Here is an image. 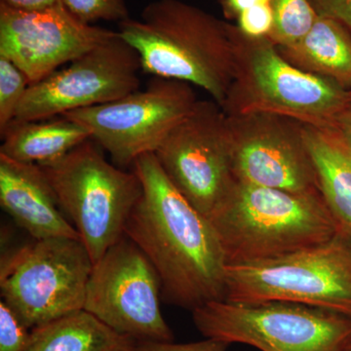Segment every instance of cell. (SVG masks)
<instances>
[{
    "label": "cell",
    "mask_w": 351,
    "mask_h": 351,
    "mask_svg": "<svg viewBox=\"0 0 351 351\" xmlns=\"http://www.w3.org/2000/svg\"><path fill=\"white\" fill-rule=\"evenodd\" d=\"M143 193L125 237L156 269L164 301L193 311L225 300V254L211 221L175 188L156 154L134 163Z\"/></svg>",
    "instance_id": "6da1fadb"
},
{
    "label": "cell",
    "mask_w": 351,
    "mask_h": 351,
    "mask_svg": "<svg viewBox=\"0 0 351 351\" xmlns=\"http://www.w3.org/2000/svg\"><path fill=\"white\" fill-rule=\"evenodd\" d=\"M154 77L202 88L219 106L235 75V25L181 0H156L119 31Z\"/></svg>",
    "instance_id": "7a4b0ae2"
},
{
    "label": "cell",
    "mask_w": 351,
    "mask_h": 351,
    "mask_svg": "<svg viewBox=\"0 0 351 351\" xmlns=\"http://www.w3.org/2000/svg\"><path fill=\"white\" fill-rule=\"evenodd\" d=\"M208 219L226 265L282 257L323 243L341 228L320 193H292L237 180Z\"/></svg>",
    "instance_id": "3957f363"
},
{
    "label": "cell",
    "mask_w": 351,
    "mask_h": 351,
    "mask_svg": "<svg viewBox=\"0 0 351 351\" xmlns=\"http://www.w3.org/2000/svg\"><path fill=\"white\" fill-rule=\"evenodd\" d=\"M235 75L226 115L270 112L306 125L332 127L351 101V90L289 63L269 38H249L235 25Z\"/></svg>",
    "instance_id": "277c9868"
},
{
    "label": "cell",
    "mask_w": 351,
    "mask_h": 351,
    "mask_svg": "<svg viewBox=\"0 0 351 351\" xmlns=\"http://www.w3.org/2000/svg\"><path fill=\"white\" fill-rule=\"evenodd\" d=\"M40 166L96 263L125 237L127 221L142 196V182L134 171L108 162L92 138Z\"/></svg>",
    "instance_id": "5b68a950"
},
{
    "label": "cell",
    "mask_w": 351,
    "mask_h": 351,
    "mask_svg": "<svg viewBox=\"0 0 351 351\" xmlns=\"http://www.w3.org/2000/svg\"><path fill=\"white\" fill-rule=\"evenodd\" d=\"M228 302H288L351 317V234L341 228L331 239L272 260L226 265Z\"/></svg>",
    "instance_id": "8992f818"
},
{
    "label": "cell",
    "mask_w": 351,
    "mask_h": 351,
    "mask_svg": "<svg viewBox=\"0 0 351 351\" xmlns=\"http://www.w3.org/2000/svg\"><path fill=\"white\" fill-rule=\"evenodd\" d=\"M191 313L205 338L261 351H343L351 334L350 316L295 302L219 300Z\"/></svg>",
    "instance_id": "52a82bcc"
},
{
    "label": "cell",
    "mask_w": 351,
    "mask_h": 351,
    "mask_svg": "<svg viewBox=\"0 0 351 351\" xmlns=\"http://www.w3.org/2000/svg\"><path fill=\"white\" fill-rule=\"evenodd\" d=\"M93 267L80 240H34L2 257V301L31 331L84 308Z\"/></svg>",
    "instance_id": "ba28073f"
},
{
    "label": "cell",
    "mask_w": 351,
    "mask_h": 351,
    "mask_svg": "<svg viewBox=\"0 0 351 351\" xmlns=\"http://www.w3.org/2000/svg\"><path fill=\"white\" fill-rule=\"evenodd\" d=\"M197 101L191 84L154 77L144 90L62 117L84 126L112 162L125 168L145 154H156Z\"/></svg>",
    "instance_id": "9c48e42d"
},
{
    "label": "cell",
    "mask_w": 351,
    "mask_h": 351,
    "mask_svg": "<svg viewBox=\"0 0 351 351\" xmlns=\"http://www.w3.org/2000/svg\"><path fill=\"white\" fill-rule=\"evenodd\" d=\"M161 284L140 248L124 237L94 263L84 311L136 341H174L160 308Z\"/></svg>",
    "instance_id": "30bf717a"
},
{
    "label": "cell",
    "mask_w": 351,
    "mask_h": 351,
    "mask_svg": "<svg viewBox=\"0 0 351 351\" xmlns=\"http://www.w3.org/2000/svg\"><path fill=\"white\" fill-rule=\"evenodd\" d=\"M154 154L175 188L207 218L234 184L228 119L214 100H198Z\"/></svg>",
    "instance_id": "8fae6325"
},
{
    "label": "cell",
    "mask_w": 351,
    "mask_h": 351,
    "mask_svg": "<svg viewBox=\"0 0 351 351\" xmlns=\"http://www.w3.org/2000/svg\"><path fill=\"white\" fill-rule=\"evenodd\" d=\"M140 71L137 51L117 32L66 68L31 85L15 119H54L73 110L110 103L138 90Z\"/></svg>",
    "instance_id": "7c38bea8"
},
{
    "label": "cell",
    "mask_w": 351,
    "mask_h": 351,
    "mask_svg": "<svg viewBox=\"0 0 351 351\" xmlns=\"http://www.w3.org/2000/svg\"><path fill=\"white\" fill-rule=\"evenodd\" d=\"M226 117L235 180L292 193H320L304 123L270 112Z\"/></svg>",
    "instance_id": "4fadbf2b"
},
{
    "label": "cell",
    "mask_w": 351,
    "mask_h": 351,
    "mask_svg": "<svg viewBox=\"0 0 351 351\" xmlns=\"http://www.w3.org/2000/svg\"><path fill=\"white\" fill-rule=\"evenodd\" d=\"M117 32L76 19L63 1L41 9L0 3V57L22 69L29 84L93 49Z\"/></svg>",
    "instance_id": "5bb4252c"
},
{
    "label": "cell",
    "mask_w": 351,
    "mask_h": 351,
    "mask_svg": "<svg viewBox=\"0 0 351 351\" xmlns=\"http://www.w3.org/2000/svg\"><path fill=\"white\" fill-rule=\"evenodd\" d=\"M0 205L34 240L80 239L38 164L0 154Z\"/></svg>",
    "instance_id": "9a60e30c"
},
{
    "label": "cell",
    "mask_w": 351,
    "mask_h": 351,
    "mask_svg": "<svg viewBox=\"0 0 351 351\" xmlns=\"http://www.w3.org/2000/svg\"><path fill=\"white\" fill-rule=\"evenodd\" d=\"M318 188L334 218L351 234V147L332 127L304 124Z\"/></svg>",
    "instance_id": "2e32d148"
},
{
    "label": "cell",
    "mask_w": 351,
    "mask_h": 351,
    "mask_svg": "<svg viewBox=\"0 0 351 351\" xmlns=\"http://www.w3.org/2000/svg\"><path fill=\"white\" fill-rule=\"evenodd\" d=\"M0 134V154L38 165L61 158L91 138L84 126L64 117L38 121L15 119Z\"/></svg>",
    "instance_id": "e0dca14e"
},
{
    "label": "cell",
    "mask_w": 351,
    "mask_h": 351,
    "mask_svg": "<svg viewBox=\"0 0 351 351\" xmlns=\"http://www.w3.org/2000/svg\"><path fill=\"white\" fill-rule=\"evenodd\" d=\"M278 50L295 68L351 90V32L338 21L318 16L301 41Z\"/></svg>",
    "instance_id": "ac0fdd59"
},
{
    "label": "cell",
    "mask_w": 351,
    "mask_h": 351,
    "mask_svg": "<svg viewBox=\"0 0 351 351\" xmlns=\"http://www.w3.org/2000/svg\"><path fill=\"white\" fill-rule=\"evenodd\" d=\"M135 343L82 309L34 328L25 351H133Z\"/></svg>",
    "instance_id": "d6986e66"
},
{
    "label": "cell",
    "mask_w": 351,
    "mask_h": 351,
    "mask_svg": "<svg viewBox=\"0 0 351 351\" xmlns=\"http://www.w3.org/2000/svg\"><path fill=\"white\" fill-rule=\"evenodd\" d=\"M274 24L269 38L277 47H289L311 32L318 15L309 0H271Z\"/></svg>",
    "instance_id": "ffe728a7"
},
{
    "label": "cell",
    "mask_w": 351,
    "mask_h": 351,
    "mask_svg": "<svg viewBox=\"0 0 351 351\" xmlns=\"http://www.w3.org/2000/svg\"><path fill=\"white\" fill-rule=\"evenodd\" d=\"M29 86L22 69L10 60L0 57V133L15 120Z\"/></svg>",
    "instance_id": "44dd1931"
},
{
    "label": "cell",
    "mask_w": 351,
    "mask_h": 351,
    "mask_svg": "<svg viewBox=\"0 0 351 351\" xmlns=\"http://www.w3.org/2000/svg\"><path fill=\"white\" fill-rule=\"evenodd\" d=\"M76 19L92 25L97 21L123 22L130 18L124 0H62Z\"/></svg>",
    "instance_id": "7402d4cb"
},
{
    "label": "cell",
    "mask_w": 351,
    "mask_h": 351,
    "mask_svg": "<svg viewBox=\"0 0 351 351\" xmlns=\"http://www.w3.org/2000/svg\"><path fill=\"white\" fill-rule=\"evenodd\" d=\"M29 332L5 302H0V351H25Z\"/></svg>",
    "instance_id": "603a6c76"
},
{
    "label": "cell",
    "mask_w": 351,
    "mask_h": 351,
    "mask_svg": "<svg viewBox=\"0 0 351 351\" xmlns=\"http://www.w3.org/2000/svg\"><path fill=\"white\" fill-rule=\"evenodd\" d=\"M239 31L249 38H267L274 24V13L271 4L260 5L247 9L237 18Z\"/></svg>",
    "instance_id": "cb8c5ba5"
},
{
    "label": "cell",
    "mask_w": 351,
    "mask_h": 351,
    "mask_svg": "<svg viewBox=\"0 0 351 351\" xmlns=\"http://www.w3.org/2000/svg\"><path fill=\"white\" fill-rule=\"evenodd\" d=\"M230 343L205 339L195 343H175L174 341H136L133 351H226Z\"/></svg>",
    "instance_id": "d4e9b609"
},
{
    "label": "cell",
    "mask_w": 351,
    "mask_h": 351,
    "mask_svg": "<svg viewBox=\"0 0 351 351\" xmlns=\"http://www.w3.org/2000/svg\"><path fill=\"white\" fill-rule=\"evenodd\" d=\"M320 17L338 21L351 32V0H309Z\"/></svg>",
    "instance_id": "484cf974"
},
{
    "label": "cell",
    "mask_w": 351,
    "mask_h": 351,
    "mask_svg": "<svg viewBox=\"0 0 351 351\" xmlns=\"http://www.w3.org/2000/svg\"><path fill=\"white\" fill-rule=\"evenodd\" d=\"M270 2L271 0H219L223 14L230 20H237L239 14L244 12L247 9Z\"/></svg>",
    "instance_id": "4316f807"
},
{
    "label": "cell",
    "mask_w": 351,
    "mask_h": 351,
    "mask_svg": "<svg viewBox=\"0 0 351 351\" xmlns=\"http://www.w3.org/2000/svg\"><path fill=\"white\" fill-rule=\"evenodd\" d=\"M332 128L336 129L351 147V101L339 113Z\"/></svg>",
    "instance_id": "83f0119b"
},
{
    "label": "cell",
    "mask_w": 351,
    "mask_h": 351,
    "mask_svg": "<svg viewBox=\"0 0 351 351\" xmlns=\"http://www.w3.org/2000/svg\"><path fill=\"white\" fill-rule=\"evenodd\" d=\"M61 0H0V3L18 9H41L53 5Z\"/></svg>",
    "instance_id": "f1b7e54d"
},
{
    "label": "cell",
    "mask_w": 351,
    "mask_h": 351,
    "mask_svg": "<svg viewBox=\"0 0 351 351\" xmlns=\"http://www.w3.org/2000/svg\"><path fill=\"white\" fill-rule=\"evenodd\" d=\"M343 351H351V334L350 336L348 337V341H346V343L345 346V348H343Z\"/></svg>",
    "instance_id": "f546056e"
}]
</instances>
